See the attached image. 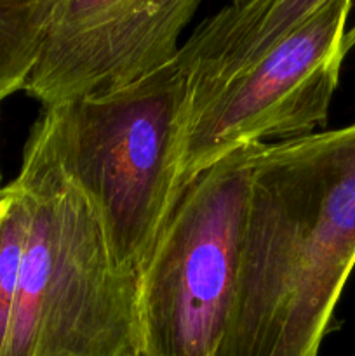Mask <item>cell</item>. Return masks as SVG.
<instances>
[{"label": "cell", "instance_id": "1", "mask_svg": "<svg viewBox=\"0 0 355 356\" xmlns=\"http://www.w3.org/2000/svg\"><path fill=\"white\" fill-rule=\"evenodd\" d=\"M355 266V122L263 143L214 356H319Z\"/></svg>", "mask_w": 355, "mask_h": 356}, {"label": "cell", "instance_id": "2", "mask_svg": "<svg viewBox=\"0 0 355 356\" xmlns=\"http://www.w3.org/2000/svg\"><path fill=\"white\" fill-rule=\"evenodd\" d=\"M191 97L174 58L113 92L42 108L28 136L89 202L115 261L139 277L183 191Z\"/></svg>", "mask_w": 355, "mask_h": 356}, {"label": "cell", "instance_id": "3", "mask_svg": "<svg viewBox=\"0 0 355 356\" xmlns=\"http://www.w3.org/2000/svg\"><path fill=\"white\" fill-rule=\"evenodd\" d=\"M14 184L30 228L6 356H139V275L115 261L100 219L28 138Z\"/></svg>", "mask_w": 355, "mask_h": 356}, {"label": "cell", "instance_id": "4", "mask_svg": "<svg viewBox=\"0 0 355 356\" xmlns=\"http://www.w3.org/2000/svg\"><path fill=\"white\" fill-rule=\"evenodd\" d=\"M263 143L242 146L181 191L139 277V356H214L239 273L251 174Z\"/></svg>", "mask_w": 355, "mask_h": 356}, {"label": "cell", "instance_id": "5", "mask_svg": "<svg viewBox=\"0 0 355 356\" xmlns=\"http://www.w3.org/2000/svg\"><path fill=\"white\" fill-rule=\"evenodd\" d=\"M354 0H327L258 61L191 104L183 188L233 149L265 138H301L324 127L354 37Z\"/></svg>", "mask_w": 355, "mask_h": 356}, {"label": "cell", "instance_id": "6", "mask_svg": "<svg viewBox=\"0 0 355 356\" xmlns=\"http://www.w3.org/2000/svg\"><path fill=\"white\" fill-rule=\"evenodd\" d=\"M202 0H56L23 90L42 108L122 89L173 61Z\"/></svg>", "mask_w": 355, "mask_h": 356}, {"label": "cell", "instance_id": "7", "mask_svg": "<svg viewBox=\"0 0 355 356\" xmlns=\"http://www.w3.org/2000/svg\"><path fill=\"white\" fill-rule=\"evenodd\" d=\"M327 0H246L202 21L176 58L191 79V104L258 61Z\"/></svg>", "mask_w": 355, "mask_h": 356}, {"label": "cell", "instance_id": "8", "mask_svg": "<svg viewBox=\"0 0 355 356\" xmlns=\"http://www.w3.org/2000/svg\"><path fill=\"white\" fill-rule=\"evenodd\" d=\"M56 0H0V103L23 90Z\"/></svg>", "mask_w": 355, "mask_h": 356}, {"label": "cell", "instance_id": "9", "mask_svg": "<svg viewBox=\"0 0 355 356\" xmlns=\"http://www.w3.org/2000/svg\"><path fill=\"white\" fill-rule=\"evenodd\" d=\"M28 228V197L17 184L10 183L0 195V356L7 351Z\"/></svg>", "mask_w": 355, "mask_h": 356}, {"label": "cell", "instance_id": "10", "mask_svg": "<svg viewBox=\"0 0 355 356\" xmlns=\"http://www.w3.org/2000/svg\"><path fill=\"white\" fill-rule=\"evenodd\" d=\"M246 0H230V3H233V6H239V3H244Z\"/></svg>", "mask_w": 355, "mask_h": 356}, {"label": "cell", "instance_id": "11", "mask_svg": "<svg viewBox=\"0 0 355 356\" xmlns=\"http://www.w3.org/2000/svg\"><path fill=\"white\" fill-rule=\"evenodd\" d=\"M350 33H352V37H354V42H355V26L352 28V30H350Z\"/></svg>", "mask_w": 355, "mask_h": 356}, {"label": "cell", "instance_id": "12", "mask_svg": "<svg viewBox=\"0 0 355 356\" xmlns=\"http://www.w3.org/2000/svg\"><path fill=\"white\" fill-rule=\"evenodd\" d=\"M2 190H3V188H2V186H0V195H2Z\"/></svg>", "mask_w": 355, "mask_h": 356}]
</instances>
